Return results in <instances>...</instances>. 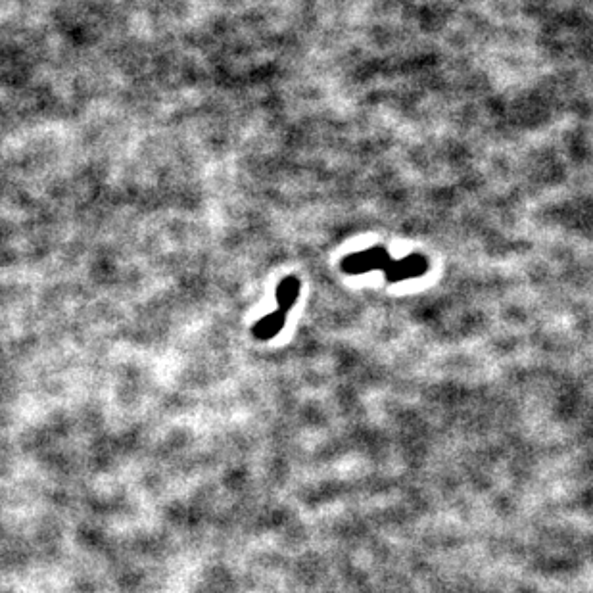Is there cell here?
I'll list each match as a JSON object with an SVG mask.
<instances>
[{
  "label": "cell",
  "instance_id": "3957f363",
  "mask_svg": "<svg viewBox=\"0 0 593 593\" xmlns=\"http://www.w3.org/2000/svg\"><path fill=\"white\" fill-rule=\"evenodd\" d=\"M286 313L277 309L273 313H269L267 317H263L260 323L254 327V334L261 338V340H269L273 336L281 333V329L285 327Z\"/></svg>",
  "mask_w": 593,
  "mask_h": 593
},
{
  "label": "cell",
  "instance_id": "277c9868",
  "mask_svg": "<svg viewBox=\"0 0 593 593\" xmlns=\"http://www.w3.org/2000/svg\"><path fill=\"white\" fill-rule=\"evenodd\" d=\"M300 294V281L296 277H286L285 281L277 288V304L281 311H290Z\"/></svg>",
  "mask_w": 593,
  "mask_h": 593
},
{
  "label": "cell",
  "instance_id": "7a4b0ae2",
  "mask_svg": "<svg viewBox=\"0 0 593 593\" xmlns=\"http://www.w3.org/2000/svg\"><path fill=\"white\" fill-rule=\"evenodd\" d=\"M427 271L428 260L423 254H409L402 260H390L382 273L388 283H402L409 279H419Z\"/></svg>",
  "mask_w": 593,
  "mask_h": 593
},
{
  "label": "cell",
  "instance_id": "6da1fadb",
  "mask_svg": "<svg viewBox=\"0 0 593 593\" xmlns=\"http://www.w3.org/2000/svg\"><path fill=\"white\" fill-rule=\"evenodd\" d=\"M390 254L382 246H373L369 250L350 254L342 260V271L348 275H363L371 271H384V267L390 263Z\"/></svg>",
  "mask_w": 593,
  "mask_h": 593
}]
</instances>
